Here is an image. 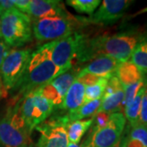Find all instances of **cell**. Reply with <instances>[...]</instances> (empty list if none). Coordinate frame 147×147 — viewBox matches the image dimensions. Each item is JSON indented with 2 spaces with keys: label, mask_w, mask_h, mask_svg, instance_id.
Listing matches in <instances>:
<instances>
[{
  "label": "cell",
  "mask_w": 147,
  "mask_h": 147,
  "mask_svg": "<svg viewBox=\"0 0 147 147\" xmlns=\"http://www.w3.org/2000/svg\"><path fill=\"white\" fill-rule=\"evenodd\" d=\"M32 21V31L38 41L46 42L67 37L81 25L85 24L84 18L73 16H53Z\"/></svg>",
  "instance_id": "5"
},
{
  "label": "cell",
  "mask_w": 147,
  "mask_h": 147,
  "mask_svg": "<svg viewBox=\"0 0 147 147\" xmlns=\"http://www.w3.org/2000/svg\"><path fill=\"white\" fill-rule=\"evenodd\" d=\"M28 147H35V146H34L33 144H31V145H30V146H29Z\"/></svg>",
  "instance_id": "33"
},
{
  "label": "cell",
  "mask_w": 147,
  "mask_h": 147,
  "mask_svg": "<svg viewBox=\"0 0 147 147\" xmlns=\"http://www.w3.org/2000/svg\"><path fill=\"white\" fill-rule=\"evenodd\" d=\"M109 79L100 78L96 83L85 87L84 90V103H88L95 100L101 99L105 92Z\"/></svg>",
  "instance_id": "22"
},
{
  "label": "cell",
  "mask_w": 147,
  "mask_h": 147,
  "mask_svg": "<svg viewBox=\"0 0 147 147\" xmlns=\"http://www.w3.org/2000/svg\"><path fill=\"white\" fill-rule=\"evenodd\" d=\"M84 90L85 85L79 79H75L67 91L61 105L58 108L61 110H69V112L77 110L84 105Z\"/></svg>",
  "instance_id": "16"
},
{
  "label": "cell",
  "mask_w": 147,
  "mask_h": 147,
  "mask_svg": "<svg viewBox=\"0 0 147 147\" xmlns=\"http://www.w3.org/2000/svg\"><path fill=\"white\" fill-rule=\"evenodd\" d=\"M65 72L66 70L59 68L53 62L49 42L37 48L32 53L26 71L20 82L11 91L12 92H16L13 96L14 103L30 92L51 82Z\"/></svg>",
  "instance_id": "2"
},
{
  "label": "cell",
  "mask_w": 147,
  "mask_h": 147,
  "mask_svg": "<svg viewBox=\"0 0 147 147\" xmlns=\"http://www.w3.org/2000/svg\"><path fill=\"white\" fill-rule=\"evenodd\" d=\"M16 102L21 116L31 132L38 125L46 120L55 109V106L35 89Z\"/></svg>",
  "instance_id": "7"
},
{
  "label": "cell",
  "mask_w": 147,
  "mask_h": 147,
  "mask_svg": "<svg viewBox=\"0 0 147 147\" xmlns=\"http://www.w3.org/2000/svg\"><path fill=\"white\" fill-rule=\"evenodd\" d=\"M67 116L53 115L34 128L39 132L37 147H67Z\"/></svg>",
  "instance_id": "9"
},
{
  "label": "cell",
  "mask_w": 147,
  "mask_h": 147,
  "mask_svg": "<svg viewBox=\"0 0 147 147\" xmlns=\"http://www.w3.org/2000/svg\"><path fill=\"white\" fill-rule=\"evenodd\" d=\"M144 85H145V94L147 98V74H144Z\"/></svg>",
  "instance_id": "31"
},
{
  "label": "cell",
  "mask_w": 147,
  "mask_h": 147,
  "mask_svg": "<svg viewBox=\"0 0 147 147\" xmlns=\"http://www.w3.org/2000/svg\"><path fill=\"white\" fill-rule=\"evenodd\" d=\"M67 147H82V146H79V144H75V143H71V142H69Z\"/></svg>",
  "instance_id": "32"
},
{
  "label": "cell",
  "mask_w": 147,
  "mask_h": 147,
  "mask_svg": "<svg viewBox=\"0 0 147 147\" xmlns=\"http://www.w3.org/2000/svg\"><path fill=\"white\" fill-rule=\"evenodd\" d=\"M7 91L5 89V88L3 84V82H2L1 77H0V99L7 96Z\"/></svg>",
  "instance_id": "29"
},
{
  "label": "cell",
  "mask_w": 147,
  "mask_h": 147,
  "mask_svg": "<svg viewBox=\"0 0 147 147\" xmlns=\"http://www.w3.org/2000/svg\"><path fill=\"white\" fill-rule=\"evenodd\" d=\"M0 38H1V24H0Z\"/></svg>",
  "instance_id": "34"
},
{
  "label": "cell",
  "mask_w": 147,
  "mask_h": 147,
  "mask_svg": "<svg viewBox=\"0 0 147 147\" xmlns=\"http://www.w3.org/2000/svg\"><path fill=\"white\" fill-rule=\"evenodd\" d=\"M145 92V85L142 89L139 91L134 100L131 101V104L124 107V117L129 123V126L133 127L138 124L139 119V114L141 110V104H142V96Z\"/></svg>",
  "instance_id": "21"
},
{
  "label": "cell",
  "mask_w": 147,
  "mask_h": 147,
  "mask_svg": "<svg viewBox=\"0 0 147 147\" xmlns=\"http://www.w3.org/2000/svg\"><path fill=\"white\" fill-rule=\"evenodd\" d=\"M0 24L1 38L9 47H21L32 40L31 18L16 8L3 12Z\"/></svg>",
  "instance_id": "4"
},
{
  "label": "cell",
  "mask_w": 147,
  "mask_h": 147,
  "mask_svg": "<svg viewBox=\"0 0 147 147\" xmlns=\"http://www.w3.org/2000/svg\"><path fill=\"white\" fill-rule=\"evenodd\" d=\"M131 62L135 64L144 74H147V38L140 42L131 56Z\"/></svg>",
  "instance_id": "23"
},
{
  "label": "cell",
  "mask_w": 147,
  "mask_h": 147,
  "mask_svg": "<svg viewBox=\"0 0 147 147\" xmlns=\"http://www.w3.org/2000/svg\"><path fill=\"white\" fill-rule=\"evenodd\" d=\"M93 123V117L88 119L69 122L66 125V131L69 142L78 144L84 134Z\"/></svg>",
  "instance_id": "19"
},
{
  "label": "cell",
  "mask_w": 147,
  "mask_h": 147,
  "mask_svg": "<svg viewBox=\"0 0 147 147\" xmlns=\"http://www.w3.org/2000/svg\"><path fill=\"white\" fill-rule=\"evenodd\" d=\"M126 125V119L122 112L110 114L103 127L92 129L82 147H117L120 144Z\"/></svg>",
  "instance_id": "6"
},
{
  "label": "cell",
  "mask_w": 147,
  "mask_h": 147,
  "mask_svg": "<svg viewBox=\"0 0 147 147\" xmlns=\"http://www.w3.org/2000/svg\"><path fill=\"white\" fill-rule=\"evenodd\" d=\"M119 146H120V144H119V146H117V147H119Z\"/></svg>",
  "instance_id": "35"
},
{
  "label": "cell",
  "mask_w": 147,
  "mask_h": 147,
  "mask_svg": "<svg viewBox=\"0 0 147 147\" xmlns=\"http://www.w3.org/2000/svg\"><path fill=\"white\" fill-rule=\"evenodd\" d=\"M30 2V0H13V3L16 9L26 15L29 11Z\"/></svg>",
  "instance_id": "27"
},
{
  "label": "cell",
  "mask_w": 147,
  "mask_h": 147,
  "mask_svg": "<svg viewBox=\"0 0 147 147\" xmlns=\"http://www.w3.org/2000/svg\"><path fill=\"white\" fill-rule=\"evenodd\" d=\"M147 38V31L133 27L114 34H101L93 38L84 35L76 58L86 62L101 55L115 58L119 62L128 61L137 46Z\"/></svg>",
  "instance_id": "1"
},
{
  "label": "cell",
  "mask_w": 147,
  "mask_h": 147,
  "mask_svg": "<svg viewBox=\"0 0 147 147\" xmlns=\"http://www.w3.org/2000/svg\"><path fill=\"white\" fill-rule=\"evenodd\" d=\"M115 76L123 87L141 82L144 79V74L131 61H127L119 64L116 69Z\"/></svg>",
  "instance_id": "17"
},
{
  "label": "cell",
  "mask_w": 147,
  "mask_h": 147,
  "mask_svg": "<svg viewBox=\"0 0 147 147\" xmlns=\"http://www.w3.org/2000/svg\"><path fill=\"white\" fill-rule=\"evenodd\" d=\"M28 16L34 19L69 16L63 3L59 0H30Z\"/></svg>",
  "instance_id": "15"
},
{
  "label": "cell",
  "mask_w": 147,
  "mask_h": 147,
  "mask_svg": "<svg viewBox=\"0 0 147 147\" xmlns=\"http://www.w3.org/2000/svg\"><path fill=\"white\" fill-rule=\"evenodd\" d=\"M120 63L115 58L101 55L92 60L81 70H79L77 79L86 74L93 75L98 78L110 79L115 75L116 69Z\"/></svg>",
  "instance_id": "14"
},
{
  "label": "cell",
  "mask_w": 147,
  "mask_h": 147,
  "mask_svg": "<svg viewBox=\"0 0 147 147\" xmlns=\"http://www.w3.org/2000/svg\"><path fill=\"white\" fill-rule=\"evenodd\" d=\"M84 37V34L75 32L67 37L49 42L53 63L66 71L72 68L73 60L76 58Z\"/></svg>",
  "instance_id": "10"
},
{
  "label": "cell",
  "mask_w": 147,
  "mask_h": 147,
  "mask_svg": "<svg viewBox=\"0 0 147 147\" xmlns=\"http://www.w3.org/2000/svg\"><path fill=\"white\" fill-rule=\"evenodd\" d=\"M119 147H147V126L138 123L127 129Z\"/></svg>",
  "instance_id": "18"
},
{
  "label": "cell",
  "mask_w": 147,
  "mask_h": 147,
  "mask_svg": "<svg viewBox=\"0 0 147 147\" xmlns=\"http://www.w3.org/2000/svg\"><path fill=\"white\" fill-rule=\"evenodd\" d=\"M31 131L23 119L18 103L9 106L0 119V146L2 147H28L33 144Z\"/></svg>",
  "instance_id": "3"
},
{
  "label": "cell",
  "mask_w": 147,
  "mask_h": 147,
  "mask_svg": "<svg viewBox=\"0 0 147 147\" xmlns=\"http://www.w3.org/2000/svg\"><path fill=\"white\" fill-rule=\"evenodd\" d=\"M138 123L142 124L144 126H147V98L145 94V92H144V94L142 96V104H141Z\"/></svg>",
  "instance_id": "26"
},
{
  "label": "cell",
  "mask_w": 147,
  "mask_h": 147,
  "mask_svg": "<svg viewBox=\"0 0 147 147\" xmlns=\"http://www.w3.org/2000/svg\"><path fill=\"white\" fill-rule=\"evenodd\" d=\"M124 90L115 75L108 80L105 92L101 97V104L97 112L113 114L123 109Z\"/></svg>",
  "instance_id": "13"
},
{
  "label": "cell",
  "mask_w": 147,
  "mask_h": 147,
  "mask_svg": "<svg viewBox=\"0 0 147 147\" xmlns=\"http://www.w3.org/2000/svg\"><path fill=\"white\" fill-rule=\"evenodd\" d=\"M79 70L71 68L51 82L36 88V91L48 100L55 107H59L71 84L77 79Z\"/></svg>",
  "instance_id": "11"
},
{
  "label": "cell",
  "mask_w": 147,
  "mask_h": 147,
  "mask_svg": "<svg viewBox=\"0 0 147 147\" xmlns=\"http://www.w3.org/2000/svg\"><path fill=\"white\" fill-rule=\"evenodd\" d=\"M143 86H144V79L141 82L123 87V90H124L123 109H124V107H126L129 104H131V101L134 100V98L136 97V96L139 92V91L143 88Z\"/></svg>",
  "instance_id": "25"
},
{
  "label": "cell",
  "mask_w": 147,
  "mask_h": 147,
  "mask_svg": "<svg viewBox=\"0 0 147 147\" xmlns=\"http://www.w3.org/2000/svg\"><path fill=\"white\" fill-rule=\"evenodd\" d=\"M101 104V99L92 100L88 103H84L77 110L69 112L66 115L69 122L77 120H83V119L88 118L90 116H93L98 111Z\"/></svg>",
  "instance_id": "20"
},
{
  "label": "cell",
  "mask_w": 147,
  "mask_h": 147,
  "mask_svg": "<svg viewBox=\"0 0 147 147\" xmlns=\"http://www.w3.org/2000/svg\"><path fill=\"white\" fill-rule=\"evenodd\" d=\"M100 0H68L66 3L80 13H86L92 16L100 4Z\"/></svg>",
  "instance_id": "24"
},
{
  "label": "cell",
  "mask_w": 147,
  "mask_h": 147,
  "mask_svg": "<svg viewBox=\"0 0 147 147\" xmlns=\"http://www.w3.org/2000/svg\"><path fill=\"white\" fill-rule=\"evenodd\" d=\"M9 51H10L9 46L7 45L3 40L0 39V67L3 62L5 57H7V55L9 53Z\"/></svg>",
  "instance_id": "28"
},
{
  "label": "cell",
  "mask_w": 147,
  "mask_h": 147,
  "mask_svg": "<svg viewBox=\"0 0 147 147\" xmlns=\"http://www.w3.org/2000/svg\"><path fill=\"white\" fill-rule=\"evenodd\" d=\"M147 12V7H144V8H142L140 11H138L137 12H136L135 14H133L131 17H135V16H138V15H141V14H143V13H146Z\"/></svg>",
  "instance_id": "30"
},
{
  "label": "cell",
  "mask_w": 147,
  "mask_h": 147,
  "mask_svg": "<svg viewBox=\"0 0 147 147\" xmlns=\"http://www.w3.org/2000/svg\"><path fill=\"white\" fill-rule=\"evenodd\" d=\"M131 3L133 1L131 0H104L89 18H84L85 23L106 26L114 24L123 16Z\"/></svg>",
  "instance_id": "12"
},
{
  "label": "cell",
  "mask_w": 147,
  "mask_h": 147,
  "mask_svg": "<svg viewBox=\"0 0 147 147\" xmlns=\"http://www.w3.org/2000/svg\"><path fill=\"white\" fill-rule=\"evenodd\" d=\"M32 54L31 49H11L0 67V77L5 89L12 91L26 71Z\"/></svg>",
  "instance_id": "8"
}]
</instances>
